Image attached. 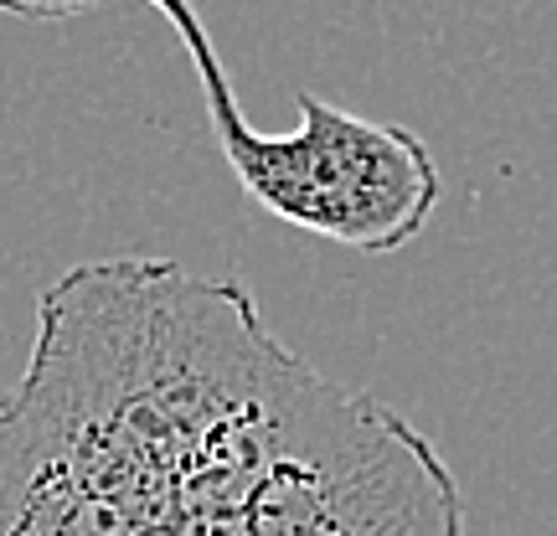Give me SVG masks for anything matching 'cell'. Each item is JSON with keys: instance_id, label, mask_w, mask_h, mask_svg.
<instances>
[{"instance_id": "6da1fadb", "label": "cell", "mask_w": 557, "mask_h": 536, "mask_svg": "<svg viewBox=\"0 0 557 536\" xmlns=\"http://www.w3.org/2000/svg\"><path fill=\"white\" fill-rule=\"evenodd\" d=\"M0 536H465L438 444L325 377L233 274L124 253L37 299L0 392Z\"/></svg>"}, {"instance_id": "7a4b0ae2", "label": "cell", "mask_w": 557, "mask_h": 536, "mask_svg": "<svg viewBox=\"0 0 557 536\" xmlns=\"http://www.w3.org/2000/svg\"><path fill=\"white\" fill-rule=\"evenodd\" d=\"M176 26L186 58L197 67L207 124L227 171L269 217L289 222L310 238L387 259L423 238L444 197V171L423 135L403 124L361 120L320 94H295L299 124L289 135H259L227 83L212 32L191 0H145Z\"/></svg>"}, {"instance_id": "3957f363", "label": "cell", "mask_w": 557, "mask_h": 536, "mask_svg": "<svg viewBox=\"0 0 557 536\" xmlns=\"http://www.w3.org/2000/svg\"><path fill=\"white\" fill-rule=\"evenodd\" d=\"M94 5H103V0H0V11L16 21H73Z\"/></svg>"}]
</instances>
